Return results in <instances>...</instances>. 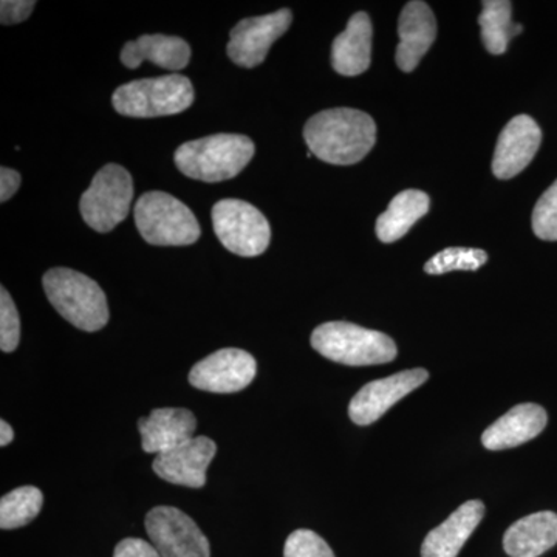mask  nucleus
<instances>
[{
	"label": "nucleus",
	"mask_w": 557,
	"mask_h": 557,
	"mask_svg": "<svg viewBox=\"0 0 557 557\" xmlns=\"http://www.w3.org/2000/svg\"><path fill=\"white\" fill-rule=\"evenodd\" d=\"M487 255L478 248H446L424 265L428 274H446L450 271H478L485 265Z\"/></svg>",
	"instance_id": "25"
},
{
	"label": "nucleus",
	"mask_w": 557,
	"mask_h": 557,
	"mask_svg": "<svg viewBox=\"0 0 557 557\" xmlns=\"http://www.w3.org/2000/svg\"><path fill=\"white\" fill-rule=\"evenodd\" d=\"M399 44L395 60L403 72L417 69L437 38V21L426 2L413 0L403 9L398 21Z\"/></svg>",
	"instance_id": "15"
},
{
	"label": "nucleus",
	"mask_w": 557,
	"mask_h": 557,
	"mask_svg": "<svg viewBox=\"0 0 557 557\" xmlns=\"http://www.w3.org/2000/svg\"><path fill=\"white\" fill-rule=\"evenodd\" d=\"M132 199L134 182L129 172L120 164H106L81 197V215L97 233H110L129 215Z\"/></svg>",
	"instance_id": "7"
},
{
	"label": "nucleus",
	"mask_w": 557,
	"mask_h": 557,
	"mask_svg": "<svg viewBox=\"0 0 557 557\" xmlns=\"http://www.w3.org/2000/svg\"><path fill=\"white\" fill-rule=\"evenodd\" d=\"M479 16L482 40L491 54H504L509 40L522 33L520 24H512V3L508 0H486Z\"/></svg>",
	"instance_id": "23"
},
{
	"label": "nucleus",
	"mask_w": 557,
	"mask_h": 557,
	"mask_svg": "<svg viewBox=\"0 0 557 557\" xmlns=\"http://www.w3.org/2000/svg\"><path fill=\"white\" fill-rule=\"evenodd\" d=\"M372 22L359 11L348 21L346 30L333 40L332 65L339 75L358 76L370 67L372 60Z\"/></svg>",
	"instance_id": "19"
},
{
	"label": "nucleus",
	"mask_w": 557,
	"mask_h": 557,
	"mask_svg": "<svg viewBox=\"0 0 557 557\" xmlns=\"http://www.w3.org/2000/svg\"><path fill=\"white\" fill-rule=\"evenodd\" d=\"M113 557H163L159 549L143 539L127 537L116 545Z\"/></svg>",
	"instance_id": "30"
},
{
	"label": "nucleus",
	"mask_w": 557,
	"mask_h": 557,
	"mask_svg": "<svg viewBox=\"0 0 557 557\" xmlns=\"http://www.w3.org/2000/svg\"><path fill=\"white\" fill-rule=\"evenodd\" d=\"M36 2L30 0H3L0 3V22L3 25H14L24 22L35 10Z\"/></svg>",
	"instance_id": "29"
},
{
	"label": "nucleus",
	"mask_w": 557,
	"mask_h": 557,
	"mask_svg": "<svg viewBox=\"0 0 557 557\" xmlns=\"http://www.w3.org/2000/svg\"><path fill=\"white\" fill-rule=\"evenodd\" d=\"M258 362L240 348H222L197 362L189 372L190 386L211 394H236L252 383Z\"/></svg>",
	"instance_id": "10"
},
{
	"label": "nucleus",
	"mask_w": 557,
	"mask_h": 557,
	"mask_svg": "<svg viewBox=\"0 0 557 557\" xmlns=\"http://www.w3.org/2000/svg\"><path fill=\"white\" fill-rule=\"evenodd\" d=\"M292 22L293 14L288 9L240 21L231 32L226 47L230 60L239 67H258L265 61L271 46L288 30Z\"/></svg>",
	"instance_id": "11"
},
{
	"label": "nucleus",
	"mask_w": 557,
	"mask_h": 557,
	"mask_svg": "<svg viewBox=\"0 0 557 557\" xmlns=\"http://www.w3.org/2000/svg\"><path fill=\"white\" fill-rule=\"evenodd\" d=\"M212 225L223 247L242 256L258 258L270 247L269 220L258 208L244 200H220L212 208Z\"/></svg>",
	"instance_id": "8"
},
{
	"label": "nucleus",
	"mask_w": 557,
	"mask_h": 557,
	"mask_svg": "<svg viewBox=\"0 0 557 557\" xmlns=\"http://www.w3.org/2000/svg\"><path fill=\"white\" fill-rule=\"evenodd\" d=\"M547 421L545 409L534 403L516 406L483 432V446L490 450L516 448L536 438Z\"/></svg>",
	"instance_id": "17"
},
{
	"label": "nucleus",
	"mask_w": 557,
	"mask_h": 557,
	"mask_svg": "<svg viewBox=\"0 0 557 557\" xmlns=\"http://www.w3.org/2000/svg\"><path fill=\"white\" fill-rule=\"evenodd\" d=\"M42 493L35 486H21L0 500V528L14 530L28 525L42 509Z\"/></svg>",
	"instance_id": "24"
},
{
	"label": "nucleus",
	"mask_w": 557,
	"mask_h": 557,
	"mask_svg": "<svg viewBox=\"0 0 557 557\" xmlns=\"http://www.w3.org/2000/svg\"><path fill=\"white\" fill-rule=\"evenodd\" d=\"M557 544V515L534 512L508 528L504 548L511 557H539Z\"/></svg>",
	"instance_id": "21"
},
{
	"label": "nucleus",
	"mask_w": 557,
	"mask_h": 557,
	"mask_svg": "<svg viewBox=\"0 0 557 557\" xmlns=\"http://www.w3.org/2000/svg\"><path fill=\"white\" fill-rule=\"evenodd\" d=\"M542 143V131L528 115L515 116L497 139L493 172L497 178L509 180L533 161Z\"/></svg>",
	"instance_id": "14"
},
{
	"label": "nucleus",
	"mask_w": 557,
	"mask_h": 557,
	"mask_svg": "<svg viewBox=\"0 0 557 557\" xmlns=\"http://www.w3.org/2000/svg\"><path fill=\"white\" fill-rule=\"evenodd\" d=\"M21 182L20 172L10 170V168H2L0 170V201L2 203H5L7 200H10L16 194Z\"/></svg>",
	"instance_id": "31"
},
{
	"label": "nucleus",
	"mask_w": 557,
	"mask_h": 557,
	"mask_svg": "<svg viewBox=\"0 0 557 557\" xmlns=\"http://www.w3.org/2000/svg\"><path fill=\"white\" fill-rule=\"evenodd\" d=\"M429 379L428 370L410 369L387 379L366 384L348 406V416L358 426H369L380 420L399 399L408 397Z\"/></svg>",
	"instance_id": "12"
},
{
	"label": "nucleus",
	"mask_w": 557,
	"mask_h": 557,
	"mask_svg": "<svg viewBox=\"0 0 557 557\" xmlns=\"http://www.w3.org/2000/svg\"><path fill=\"white\" fill-rule=\"evenodd\" d=\"M251 138L239 134H218L180 146L174 160L186 177L205 183L237 177L255 157Z\"/></svg>",
	"instance_id": "2"
},
{
	"label": "nucleus",
	"mask_w": 557,
	"mask_h": 557,
	"mask_svg": "<svg viewBox=\"0 0 557 557\" xmlns=\"http://www.w3.org/2000/svg\"><path fill=\"white\" fill-rule=\"evenodd\" d=\"M13 428H11L5 420L0 421V446H3V448H5V446H9L10 443L13 442Z\"/></svg>",
	"instance_id": "32"
},
{
	"label": "nucleus",
	"mask_w": 557,
	"mask_h": 557,
	"mask_svg": "<svg viewBox=\"0 0 557 557\" xmlns=\"http://www.w3.org/2000/svg\"><path fill=\"white\" fill-rule=\"evenodd\" d=\"M134 218L143 239L156 247H188L200 239V223L193 211L161 190L139 197Z\"/></svg>",
	"instance_id": "5"
},
{
	"label": "nucleus",
	"mask_w": 557,
	"mask_h": 557,
	"mask_svg": "<svg viewBox=\"0 0 557 557\" xmlns=\"http://www.w3.org/2000/svg\"><path fill=\"white\" fill-rule=\"evenodd\" d=\"M431 200L423 190H401L376 220V236L383 244H394L405 237L413 225L428 214Z\"/></svg>",
	"instance_id": "22"
},
{
	"label": "nucleus",
	"mask_w": 557,
	"mask_h": 557,
	"mask_svg": "<svg viewBox=\"0 0 557 557\" xmlns=\"http://www.w3.org/2000/svg\"><path fill=\"white\" fill-rule=\"evenodd\" d=\"M21 319L16 306L5 288H0V348L11 354L20 346Z\"/></svg>",
	"instance_id": "27"
},
{
	"label": "nucleus",
	"mask_w": 557,
	"mask_h": 557,
	"mask_svg": "<svg viewBox=\"0 0 557 557\" xmlns=\"http://www.w3.org/2000/svg\"><path fill=\"white\" fill-rule=\"evenodd\" d=\"M311 346L322 357L344 366L386 364L397 358L394 339L350 322H325L314 329Z\"/></svg>",
	"instance_id": "4"
},
{
	"label": "nucleus",
	"mask_w": 557,
	"mask_h": 557,
	"mask_svg": "<svg viewBox=\"0 0 557 557\" xmlns=\"http://www.w3.org/2000/svg\"><path fill=\"white\" fill-rule=\"evenodd\" d=\"M218 454V445L208 437H194L177 448L159 454L152 469L160 479L172 485L203 487L207 485V471L212 458Z\"/></svg>",
	"instance_id": "13"
},
{
	"label": "nucleus",
	"mask_w": 557,
	"mask_h": 557,
	"mask_svg": "<svg viewBox=\"0 0 557 557\" xmlns=\"http://www.w3.org/2000/svg\"><path fill=\"white\" fill-rule=\"evenodd\" d=\"M194 98L193 83L174 73L124 84L113 94L112 104L120 115L129 119H159L185 112Z\"/></svg>",
	"instance_id": "6"
},
{
	"label": "nucleus",
	"mask_w": 557,
	"mask_h": 557,
	"mask_svg": "<svg viewBox=\"0 0 557 557\" xmlns=\"http://www.w3.org/2000/svg\"><path fill=\"white\" fill-rule=\"evenodd\" d=\"M304 138L319 160L350 166L364 159L375 146L376 124L361 110L329 109L307 121Z\"/></svg>",
	"instance_id": "1"
},
{
	"label": "nucleus",
	"mask_w": 557,
	"mask_h": 557,
	"mask_svg": "<svg viewBox=\"0 0 557 557\" xmlns=\"http://www.w3.org/2000/svg\"><path fill=\"white\" fill-rule=\"evenodd\" d=\"M485 516V505L469 500L460 505L442 525L434 528L421 545V557H457Z\"/></svg>",
	"instance_id": "18"
},
{
	"label": "nucleus",
	"mask_w": 557,
	"mask_h": 557,
	"mask_svg": "<svg viewBox=\"0 0 557 557\" xmlns=\"http://www.w3.org/2000/svg\"><path fill=\"white\" fill-rule=\"evenodd\" d=\"M197 420L188 409H153L149 417L139 418L141 448L148 454H163L194 438Z\"/></svg>",
	"instance_id": "16"
},
{
	"label": "nucleus",
	"mask_w": 557,
	"mask_h": 557,
	"mask_svg": "<svg viewBox=\"0 0 557 557\" xmlns=\"http://www.w3.org/2000/svg\"><path fill=\"white\" fill-rule=\"evenodd\" d=\"M533 231L539 239L557 240V180L534 207Z\"/></svg>",
	"instance_id": "26"
},
{
	"label": "nucleus",
	"mask_w": 557,
	"mask_h": 557,
	"mask_svg": "<svg viewBox=\"0 0 557 557\" xmlns=\"http://www.w3.org/2000/svg\"><path fill=\"white\" fill-rule=\"evenodd\" d=\"M190 47L178 36L145 35L131 40L121 50V62L127 69H137L143 62L149 61L161 69L178 70L189 64Z\"/></svg>",
	"instance_id": "20"
},
{
	"label": "nucleus",
	"mask_w": 557,
	"mask_h": 557,
	"mask_svg": "<svg viewBox=\"0 0 557 557\" xmlns=\"http://www.w3.org/2000/svg\"><path fill=\"white\" fill-rule=\"evenodd\" d=\"M284 557H335V553L314 531L298 530L285 542Z\"/></svg>",
	"instance_id": "28"
},
{
	"label": "nucleus",
	"mask_w": 557,
	"mask_h": 557,
	"mask_svg": "<svg viewBox=\"0 0 557 557\" xmlns=\"http://www.w3.org/2000/svg\"><path fill=\"white\" fill-rule=\"evenodd\" d=\"M146 531L163 557H209L211 548L199 525L174 507H156L146 516Z\"/></svg>",
	"instance_id": "9"
},
{
	"label": "nucleus",
	"mask_w": 557,
	"mask_h": 557,
	"mask_svg": "<svg viewBox=\"0 0 557 557\" xmlns=\"http://www.w3.org/2000/svg\"><path fill=\"white\" fill-rule=\"evenodd\" d=\"M42 285L54 310L76 329L98 332L108 325V298L94 278L75 270L51 269Z\"/></svg>",
	"instance_id": "3"
}]
</instances>
